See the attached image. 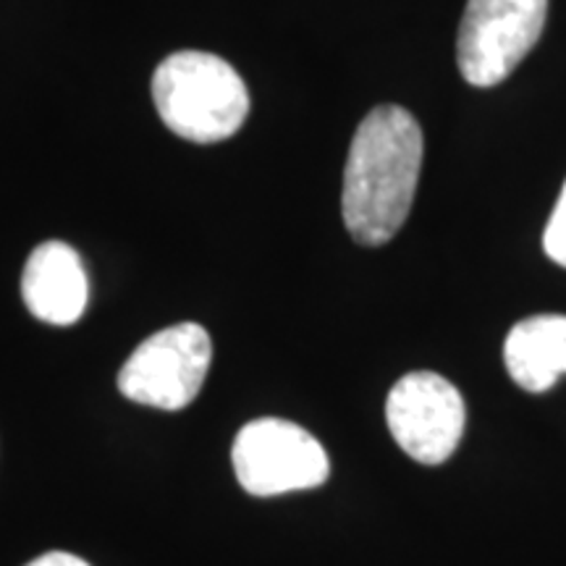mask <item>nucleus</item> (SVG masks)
I'll use <instances>...</instances> for the list:
<instances>
[{"instance_id":"obj_10","label":"nucleus","mask_w":566,"mask_h":566,"mask_svg":"<svg viewBox=\"0 0 566 566\" xmlns=\"http://www.w3.org/2000/svg\"><path fill=\"white\" fill-rule=\"evenodd\" d=\"M27 566H90L84 558L74 556V554H63V551H53V554H45L40 558H34Z\"/></svg>"},{"instance_id":"obj_6","label":"nucleus","mask_w":566,"mask_h":566,"mask_svg":"<svg viewBox=\"0 0 566 566\" xmlns=\"http://www.w3.org/2000/svg\"><path fill=\"white\" fill-rule=\"evenodd\" d=\"M464 399L438 373H409L391 388L386 422L394 441L420 464H443L464 433Z\"/></svg>"},{"instance_id":"obj_4","label":"nucleus","mask_w":566,"mask_h":566,"mask_svg":"<svg viewBox=\"0 0 566 566\" xmlns=\"http://www.w3.org/2000/svg\"><path fill=\"white\" fill-rule=\"evenodd\" d=\"M233 472L247 493L281 495L310 491L331 475V462L321 441L300 424L263 417L239 430L231 449Z\"/></svg>"},{"instance_id":"obj_8","label":"nucleus","mask_w":566,"mask_h":566,"mask_svg":"<svg viewBox=\"0 0 566 566\" xmlns=\"http://www.w3.org/2000/svg\"><path fill=\"white\" fill-rule=\"evenodd\" d=\"M504 363L512 380L530 394H546L566 375V315H535L509 331Z\"/></svg>"},{"instance_id":"obj_5","label":"nucleus","mask_w":566,"mask_h":566,"mask_svg":"<svg viewBox=\"0 0 566 566\" xmlns=\"http://www.w3.org/2000/svg\"><path fill=\"white\" fill-rule=\"evenodd\" d=\"M210 357L212 344L202 325H171L132 352L118 370V391L137 405L176 412L197 399Z\"/></svg>"},{"instance_id":"obj_1","label":"nucleus","mask_w":566,"mask_h":566,"mask_svg":"<svg viewBox=\"0 0 566 566\" xmlns=\"http://www.w3.org/2000/svg\"><path fill=\"white\" fill-rule=\"evenodd\" d=\"M422 168V129L399 105L367 113L344 168L342 212L354 242L388 244L412 210Z\"/></svg>"},{"instance_id":"obj_9","label":"nucleus","mask_w":566,"mask_h":566,"mask_svg":"<svg viewBox=\"0 0 566 566\" xmlns=\"http://www.w3.org/2000/svg\"><path fill=\"white\" fill-rule=\"evenodd\" d=\"M543 250L556 265L566 268V181L554 212H551L546 233H543Z\"/></svg>"},{"instance_id":"obj_7","label":"nucleus","mask_w":566,"mask_h":566,"mask_svg":"<svg viewBox=\"0 0 566 566\" xmlns=\"http://www.w3.org/2000/svg\"><path fill=\"white\" fill-rule=\"evenodd\" d=\"M27 310L42 323L71 325L87 307V273L66 242H45L30 254L21 275Z\"/></svg>"},{"instance_id":"obj_2","label":"nucleus","mask_w":566,"mask_h":566,"mask_svg":"<svg viewBox=\"0 0 566 566\" xmlns=\"http://www.w3.org/2000/svg\"><path fill=\"white\" fill-rule=\"evenodd\" d=\"M153 101L168 129L200 145L233 137L250 113L242 76L231 63L202 51L168 55L155 69Z\"/></svg>"},{"instance_id":"obj_3","label":"nucleus","mask_w":566,"mask_h":566,"mask_svg":"<svg viewBox=\"0 0 566 566\" xmlns=\"http://www.w3.org/2000/svg\"><path fill=\"white\" fill-rule=\"evenodd\" d=\"M548 0H470L457 38L459 71L472 87H495L527 59L546 27Z\"/></svg>"}]
</instances>
